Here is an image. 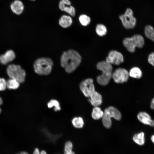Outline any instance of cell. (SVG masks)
<instances>
[{
	"instance_id": "1",
	"label": "cell",
	"mask_w": 154,
	"mask_h": 154,
	"mask_svg": "<svg viewBox=\"0 0 154 154\" xmlns=\"http://www.w3.org/2000/svg\"><path fill=\"white\" fill-rule=\"evenodd\" d=\"M81 61V57L78 52L75 50L70 49L62 53L60 63L66 72L70 74L78 68Z\"/></svg>"
},
{
	"instance_id": "2",
	"label": "cell",
	"mask_w": 154,
	"mask_h": 154,
	"mask_svg": "<svg viewBox=\"0 0 154 154\" xmlns=\"http://www.w3.org/2000/svg\"><path fill=\"white\" fill-rule=\"evenodd\" d=\"M53 65V61L50 58L42 57L36 60L33 66L37 74L41 76H46L51 73Z\"/></svg>"
},
{
	"instance_id": "3",
	"label": "cell",
	"mask_w": 154,
	"mask_h": 154,
	"mask_svg": "<svg viewBox=\"0 0 154 154\" xmlns=\"http://www.w3.org/2000/svg\"><path fill=\"white\" fill-rule=\"evenodd\" d=\"M96 67L98 69L102 72V74L97 78V82L102 86L107 85L112 77L113 68L112 64L106 61H103L98 62Z\"/></svg>"
},
{
	"instance_id": "4",
	"label": "cell",
	"mask_w": 154,
	"mask_h": 154,
	"mask_svg": "<svg viewBox=\"0 0 154 154\" xmlns=\"http://www.w3.org/2000/svg\"><path fill=\"white\" fill-rule=\"evenodd\" d=\"M120 112L116 108L110 106L105 109L102 117V122L104 126L107 128H110L112 126L111 118H114L117 120L121 119Z\"/></svg>"
},
{
	"instance_id": "5",
	"label": "cell",
	"mask_w": 154,
	"mask_h": 154,
	"mask_svg": "<svg viewBox=\"0 0 154 154\" xmlns=\"http://www.w3.org/2000/svg\"><path fill=\"white\" fill-rule=\"evenodd\" d=\"M144 43V39L140 35H135L131 38H125L123 41L124 46L128 51L131 53L134 52L136 47H142Z\"/></svg>"
},
{
	"instance_id": "6",
	"label": "cell",
	"mask_w": 154,
	"mask_h": 154,
	"mask_svg": "<svg viewBox=\"0 0 154 154\" xmlns=\"http://www.w3.org/2000/svg\"><path fill=\"white\" fill-rule=\"evenodd\" d=\"M7 72L10 78L16 80L20 83L25 82L26 72L20 66L14 64H10L7 68Z\"/></svg>"
},
{
	"instance_id": "7",
	"label": "cell",
	"mask_w": 154,
	"mask_h": 154,
	"mask_svg": "<svg viewBox=\"0 0 154 154\" xmlns=\"http://www.w3.org/2000/svg\"><path fill=\"white\" fill-rule=\"evenodd\" d=\"M119 18L123 26L127 29H133L136 25V18L134 16L133 10L129 8H127L123 14H120Z\"/></svg>"
},
{
	"instance_id": "8",
	"label": "cell",
	"mask_w": 154,
	"mask_h": 154,
	"mask_svg": "<svg viewBox=\"0 0 154 154\" xmlns=\"http://www.w3.org/2000/svg\"><path fill=\"white\" fill-rule=\"evenodd\" d=\"M93 82L92 79L88 78L83 80L80 83V90L86 97H89L91 94L95 91Z\"/></svg>"
},
{
	"instance_id": "9",
	"label": "cell",
	"mask_w": 154,
	"mask_h": 154,
	"mask_svg": "<svg viewBox=\"0 0 154 154\" xmlns=\"http://www.w3.org/2000/svg\"><path fill=\"white\" fill-rule=\"evenodd\" d=\"M129 73L125 69L118 68L115 70L112 74V77L117 83H122L126 82L129 78Z\"/></svg>"
},
{
	"instance_id": "10",
	"label": "cell",
	"mask_w": 154,
	"mask_h": 154,
	"mask_svg": "<svg viewBox=\"0 0 154 154\" xmlns=\"http://www.w3.org/2000/svg\"><path fill=\"white\" fill-rule=\"evenodd\" d=\"M106 61L111 64L118 65L123 62V57L120 52L116 50H112L109 53Z\"/></svg>"
},
{
	"instance_id": "11",
	"label": "cell",
	"mask_w": 154,
	"mask_h": 154,
	"mask_svg": "<svg viewBox=\"0 0 154 154\" xmlns=\"http://www.w3.org/2000/svg\"><path fill=\"white\" fill-rule=\"evenodd\" d=\"M138 120L141 123L154 127V120L152 119L150 115L144 112H139L137 116Z\"/></svg>"
},
{
	"instance_id": "12",
	"label": "cell",
	"mask_w": 154,
	"mask_h": 154,
	"mask_svg": "<svg viewBox=\"0 0 154 154\" xmlns=\"http://www.w3.org/2000/svg\"><path fill=\"white\" fill-rule=\"evenodd\" d=\"M15 54L12 50H7L4 54L0 56V62L5 65L13 60L15 58Z\"/></svg>"
},
{
	"instance_id": "13",
	"label": "cell",
	"mask_w": 154,
	"mask_h": 154,
	"mask_svg": "<svg viewBox=\"0 0 154 154\" xmlns=\"http://www.w3.org/2000/svg\"><path fill=\"white\" fill-rule=\"evenodd\" d=\"M24 5L23 2L19 0H15L10 5L12 11L17 15L21 14L24 9Z\"/></svg>"
},
{
	"instance_id": "14",
	"label": "cell",
	"mask_w": 154,
	"mask_h": 154,
	"mask_svg": "<svg viewBox=\"0 0 154 154\" xmlns=\"http://www.w3.org/2000/svg\"><path fill=\"white\" fill-rule=\"evenodd\" d=\"M89 97L90 102L94 107L98 106L102 103V95L95 91L91 94Z\"/></svg>"
},
{
	"instance_id": "15",
	"label": "cell",
	"mask_w": 154,
	"mask_h": 154,
	"mask_svg": "<svg viewBox=\"0 0 154 154\" xmlns=\"http://www.w3.org/2000/svg\"><path fill=\"white\" fill-rule=\"evenodd\" d=\"M72 23L71 17L68 15H62L59 20V24L62 27L66 28L70 27Z\"/></svg>"
},
{
	"instance_id": "16",
	"label": "cell",
	"mask_w": 154,
	"mask_h": 154,
	"mask_svg": "<svg viewBox=\"0 0 154 154\" xmlns=\"http://www.w3.org/2000/svg\"><path fill=\"white\" fill-rule=\"evenodd\" d=\"M133 140L134 142L138 145H143L145 143L144 133L141 132L135 134L133 137Z\"/></svg>"
},
{
	"instance_id": "17",
	"label": "cell",
	"mask_w": 154,
	"mask_h": 154,
	"mask_svg": "<svg viewBox=\"0 0 154 154\" xmlns=\"http://www.w3.org/2000/svg\"><path fill=\"white\" fill-rule=\"evenodd\" d=\"M71 122L74 127L77 129L82 128L84 124L83 119L80 116L74 117L72 119Z\"/></svg>"
},
{
	"instance_id": "18",
	"label": "cell",
	"mask_w": 154,
	"mask_h": 154,
	"mask_svg": "<svg viewBox=\"0 0 154 154\" xmlns=\"http://www.w3.org/2000/svg\"><path fill=\"white\" fill-rule=\"evenodd\" d=\"M47 107L49 109L53 108L54 111L57 112L61 110V107L59 102L55 99H52L47 103Z\"/></svg>"
},
{
	"instance_id": "19",
	"label": "cell",
	"mask_w": 154,
	"mask_h": 154,
	"mask_svg": "<svg viewBox=\"0 0 154 154\" xmlns=\"http://www.w3.org/2000/svg\"><path fill=\"white\" fill-rule=\"evenodd\" d=\"M104 114L101 109L98 106H95L92 113V118L95 120H98L102 118Z\"/></svg>"
},
{
	"instance_id": "20",
	"label": "cell",
	"mask_w": 154,
	"mask_h": 154,
	"mask_svg": "<svg viewBox=\"0 0 154 154\" xmlns=\"http://www.w3.org/2000/svg\"><path fill=\"white\" fill-rule=\"evenodd\" d=\"M129 75L133 78L139 79L142 76V72L139 68L137 67H134L130 70Z\"/></svg>"
},
{
	"instance_id": "21",
	"label": "cell",
	"mask_w": 154,
	"mask_h": 154,
	"mask_svg": "<svg viewBox=\"0 0 154 154\" xmlns=\"http://www.w3.org/2000/svg\"><path fill=\"white\" fill-rule=\"evenodd\" d=\"M145 34L146 37L154 42V29L151 25H146L145 28Z\"/></svg>"
},
{
	"instance_id": "22",
	"label": "cell",
	"mask_w": 154,
	"mask_h": 154,
	"mask_svg": "<svg viewBox=\"0 0 154 154\" xmlns=\"http://www.w3.org/2000/svg\"><path fill=\"white\" fill-rule=\"evenodd\" d=\"M96 31L97 34L100 36L102 37L105 35L107 32L106 26L103 24L99 23L96 26Z\"/></svg>"
},
{
	"instance_id": "23",
	"label": "cell",
	"mask_w": 154,
	"mask_h": 154,
	"mask_svg": "<svg viewBox=\"0 0 154 154\" xmlns=\"http://www.w3.org/2000/svg\"><path fill=\"white\" fill-rule=\"evenodd\" d=\"M79 21L82 25L86 26L90 23L91 19L89 16L86 14H83L79 16Z\"/></svg>"
},
{
	"instance_id": "24",
	"label": "cell",
	"mask_w": 154,
	"mask_h": 154,
	"mask_svg": "<svg viewBox=\"0 0 154 154\" xmlns=\"http://www.w3.org/2000/svg\"><path fill=\"white\" fill-rule=\"evenodd\" d=\"M19 84L16 80L10 78L6 81L7 87L10 89H16L19 87Z\"/></svg>"
},
{
	"instance_id": "25",
	"label": "cell",
	"mask_w": 154,
	"mask_h": 154,
	"mask_svg": "<svg viewBox=\"0 0 154 154\" xmlns=\"http://www.w3.org/2000/svg\"><path fill=\"white\" fill-rule=\"evenodd\" d=\"M73 145L70 141H67L65 143L64 148V154H75L72 149Z\"/></svg>"
},
{
	"instance_id": "26",
	"label": "cell",
	"mask_w": 154,
	"mask_h": 154,
	"mask_svg": "<svg viewBox=\"0 0 154 154\" xmlns=\"http://www.w3.org/2000/svg\"><path fill=\"white\" fill-rule=\"evenodd\" d=\"M63 11L66 12L72 17H74L75 15V9L71 5H66Z\"/></svg>"
},
{
	"instance_id": "27",
	"label": "cell",
	"mask_w": 154,
	"mask_h": 154,
	"mask_svg": "<svg viewBox=\"0 0 154 154\" xmlns=\"http://www.w3.org/2000/svg\"><path fill=\"white\" fill-rule=\"evenodd\" d=\"M7 87L6 81L3 78H0V91H4Z\"/></svg>"
},
{
	"instance_id": "28",
	"label": "cell",
	"mask_w": 154,
	"mask_h": 154,
	"mask_svg": "<svg viewBox=\"0 0 154 154\" xmlns=\"http://www.w3.org/2000/svg\"><path fill=\"white\" fill-rule=\"evenodd\" d=\"M148 60L149 62L154 67V52L149 55Z\"/></svg>"
},
{
	"instance_id": "29",
	"label": "cell",
	"mask_w": 154,
	"mask_h": 154,
	"mask_svg": "<svg viewBox=\"0 0 154 154\" xmlns=\"http://www.w3.org/2000/svg\"><path fill=\"white\" fill-rule=\"evenodd\" d=\"M33 154H47L46 152L44 150L40 151L37 148H35L33 153Z\"/></svg>"
},
{
	"instance_id": "30",
	"label": "cell",
	"mask_w": 154,
	"mask_h": 154,
	"mask_svg": "<svg viewBox=\"0 0 154 154\" xmlns=\"http://www.w3.org/2000/svg\"><path fill=\"white\" fill-rule=\"evenodd\" d=\"M66 5L62 0H61L60 1L59 4V7L61 11H63Z\"/></svg>"
},
{
	"instance_id": "31",
	"label": "cell",
	"mask_w": 154,
	"mask_h": 154,
	"mask_svg": "<svg viewBox=\"0 0 154 154\" xmlns=\"http://www.w3.org/2000/svg\"><path fill=\"white\" fill-rule=\"evenodd\" d=\"M63 3L66 5H70L71 2L69 0H61Z\"/></svg>"
},
{
	"instance_id": "32",
	"label": "cell",
	"mask_w": 154,
	"mask_h": 154,
	"mask_svg": "<svg viewBox=\"0 0 154 154\" xmlns=\"http://www.w3.org/2000/svg\"><path fill=\"white\" fill-rule=\"evenodd\" d=\"M150 106L151 109L154 110V98H153L151 100Z\"/></svg>"
},
{
	"instance_id": "33",
	"label": "cell",
	"mask_w": 154,
	"mask_h": 154,
	"mask_svg": "<svg viewBox=\"0 0 154 154\" xmlns=\"http://www.w3.org/2000/svg\"><path fill=\"white\" fill-rule=\"evenodd\" d=\"M16 154H29L27 152L25 151H22L20 152L19 153H17Z\"/></svg>"
},
{
	"instance_id": "34",
	"label": "cell",
	"mask_w": 154,
	"mask_h": 154,
	"mask_svg": "<svg viewBox=\"0 0 154 154\" xmlns=\"http://www.w3.org/2000/svg\"><path fill=\"white\" fill-rule=\"evenodd\" d=\"M151 139L152 142L154 144V134L151 136Z\"/></svg>"
},
{
	"instance_id": "35",
	"label": "cell",
	"mask_w": 154,
	"mask_h": 154,
	"mask_svg": "<svg viewBox=\"0 0 154 154\" xmlns=\"http://www.w3.org/2000/svg\"><path fill=\"white\" fill-rule=\"evenodd\" d=\"M3 103V101L2 99L0 97V105H2ZM1 109L0 108V114L1 113Z\"/></svg>"
},
{
	"instance_id": "36",
	"label": "cell",
	"mask_w": 154,
	"mask_h": 154,
	"mask_svg": "<svg viewBox=\"0 0 154 154\" xmlns=\"http://www.w3.org/2000/svg\"><path fill=\"white\" fill-rule=\"evenodd\" d=\"M31 1H35V0H30Z\"/></svg>"
}]
</instances>
